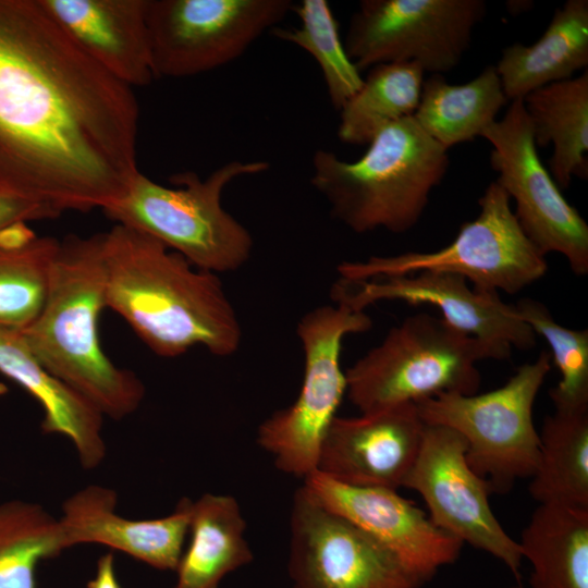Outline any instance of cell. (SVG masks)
Instances as JSON below:
<instances>
[{
  "label": "cell",
  "mask_w": 588,
  "mask_h": 588,
  "mask_svg": "<svg viewBox=\"0 0 588 588\" xmlns=\"http://www.w3.org/2000/svg\"><path fill=\"white\" fill-rule=\"evenodd\" d=\"M303 486L322 506L390 551L421 585L460 556L464 543L394 489L351 486L317 470L303 479Z\"/></svg>",
  "instance_id": "2e32d148"
},
{
  "label": "cell",
  "mask_w": 588,
  "mask_h": 588,
  "mask_svg": "<svg viewBox=\"0 0 588 588\" xmlns=\"http://www.w3.org/2000/svg\"><path fill=\"white\" fill-rule=\"evenodd\" d=\"M425 427L415 403L335 416L322 439L317 471L351 486L396 490L416 462Z\"/></svg>",
  "instance_id": "e0dca14e"
},
{
  "label": "cell",
  "mask_w": 588,
  "mask_h": 588,
  "mask_svg": "<svg viewBox=\"0 0 588 588\" xmlns=\"http://www.w3.org/2000/svg\"><path fill=\"white\" fill-rule=\"evenodd\" d=\"M355 161L318 149L310 183L334 219L355 233H405L420 220L432 189L449 168L448 150L413 115L383 130Z\"/></svg>",
  "instance_id": "277c9868"
},
{
  "label": "cell",
  "mask_w": 588,
  "mask_h": 588,
  "mask_svg": "<svg viewBox=\"0 0 588 588\" xmlns=\"http://www.w3.org/2000/svg\"><path fill=\"white\" fill-rule=\"evenodd\" d=\"M529 493L539 504L588 509V408L544 418Z\"/></svg>",
  "instance_id": "484cf974"
},
{
  "label": "cell",
  "mask_w": 588,
  "mask_h": 588,
  "mask_svg": "<svg viewBox=\"0 0 588 588\" xmlns=\"http://www.w3.org/2000/svg\"><path fill=\"white\" fill-rule=\"evenodd\" d=\"M517 542L531 588H588V509L539 504Z\"/></svg>",
  "instance_id": "d4e9b609"
},
{
  "label": "cell",
  "mask_w": 588,
  "mask_h": 588,
  "mask_svg": "<svg viewBox=\"0 0 588 588\" xmlns=\"http://www.w3.org/2000/svg\"><path fill=\"white\" fill-rule=\"evenodd\" d=\"M191 501L183 498L174 512L155 519H130L115 513L114 490L90 485L68 498L59 518L65 549L100 543L158 569L175 571L189 528Z\"/></svg>",
  "instance_id": "ac0fdd59"
},
{
  "label": "cell",
  "mask_w": 588,
  "mask_h": 588,
  "mask_svg": "<svg viewBox=\"0 0 588 588\" xmlns=\"http://www.w3.org/2000/svg\"><path fill=\"white\" fill-rule=\"evenodd\" d=\"M494 65L465 84H450L442 74L422 83L414 119L424 132L449 150L474 140L507 102Z\"/></svg>",
  "instance_id": "cb8c5ba5"
},
{
  "label": "cell",
  "mask_w": 588,
  "mask_h": 588,
  "mask_svg": "<svg viewBox=\"0 0 588 588\" xmlns=\"http://www.w3.org/2000/svg\"><path fill=\"white\" fill-rule=\"evenodd\" d=\"M467 282L461 275L430 271L366 281L340 278L331 297L335 304L363 311L380 301L428 304L440 310L441 318L451 326L509 356L513 347L526 351L536 345V333L514 305L505 304L498 292L470 289Z\"/></svg>",
  "instance_id": "9a60e30c"
},
{
  "label": "cell",
  "mask_w": 588,
  "mask_h": 588,
  "mask_svg": "<svg viewBox=\"0 0 588 588\" xmlns=\"http://www.w3.org/2000/svg\"><path fill=\"white\" fill-rule=\"evenodd\" d=\"M511 588H523V587H520L519 585H517V586H513V587H511Z\"/></svg>",
  "instance_id": "836d02e7"
},
{
  "label": "cell",
  "mask_w": 588,
  "mask_h": 588,
  "mask_svg": "<svg viewBox=\"0 0 588 588\" xmlns=\"http://www.w3.org/2000/svg\"><path fill=\"white\" fill-rule=\"evenodd\" d=\"M551 369L550 353L522 365L509 381L482 394L441 393L415 403L426 425L448 427L466 441V460L490 492H507L537 467L540 437L532 408Z\"/></svg>",
  "instance_id": "52a82bcc"
},
{
  "label": "cell",
  "mask_w": 588,
  "mask_h": 588,
  "mask_svg": "<svg viewBox=\"0 0 588 588\" xmlns=\"http://www.w3.org/2000/svg\"><path fill=\"white\" fill-rule=\"evenodd\" d=\"M478 204L477 218L463 223L448 246L434 252L345 261L338 267L340 278L366 281L425 271L444 272L465 278L475 290L511 295L541 279L548 270L546 257L523 232L505 191L493 181Z\"/></svg>",
  "instance_id": "ba28073f"
},
{
  "label": "cell",
  "mask_w": 588,
  "mask_h": 588,
  "mask_svg": "<svg viewBox=\"0 0 588 588\" xmlns=\"http://www.w3.org/2000/svg\"><path fill=\"white\" fill-rule=\"evenodd\" d=\"M65 550L59 519L23 500L0 504V588H36L42 560Z\"/></svg>",
  "instance_id": "83f0119b"
},
{
  "label": "cell",
  "mask_w": 588,
  "mask_h": 588,
  "mask_svg": "<svg viewBox=\"0 0 588 588\" xmlns=\"http://www.w3.org/2000/svg\"><path fill=\"white\" fill-rule=\"evenodd\" d=\"M87 588H121L115 576L114 559L111 552L99 558L95 578L88 581Z\"/></svg>",
  "instance_id": "d6a6232c"
},
{
  "label": "cell",
  "mask_w": 588,
  "mask_h": 588,
  "mask_svg": "<svg viewBox=\"0 0 588 588\" xmlns=\"http://www.w3.org/2000/svg\"><path fill=\"white\" fill-rule=\"evenodd\" d=\"M58 216V212L40 204L0 197V231L15 223Z\"/></svg>",
  "instance_id": "1f68e13d"
},
{
  "label": "cell",
  "mask_w": 588,
  "mask_h": 588,
  "mask_svg": "<svg viewBox=\"0 0 588 588\" xmlns=\"http://www.w3.org/2000/svg\"><path fill=\"white\" fill-rule=\"evenodd\" d=\"M519 317L549 344L561 379L549 391L554 409L588 408V329H571L556 322L548 307L534 298L515 305Z\"/></svg>",
  "instance_id": "4dcf8cb0"
},
{
  "label": "cell",
  "mask_w": 588,
  "mask_h": 588,
  "mask_svg": "<svg viewBox=\"0 0 588 588\" xmlns=\"http://www.w3.org/2000/svg\"><path fill=\"white\" fill-rule=\"evenodd\" d=\"M291 0H146L155 77H187L241 57L290 11Z\"/></svg>",
  "instance_id": "8fae6325"
},
{
  "label": "cell",
  "mask_w": 588,
  "mask_h": 588,
  "mask_svg": "<svg viewBox=\"0 0 588 588\" xmlns=\"http://www.w3.org/2000/svg\"><path fill=\"white\" fill-rule=\"evenodd\" d=\"M287 562L292 588H419L383 546L322 506L302 485L294 493Z\"/></svg>",
  "instance_id": "4fadbf2b"
},
{
  "label": "cell",
  "mask_w": 588,
  "mask_h": 588,
  "mask_svg": "<svg viewBox=\"0 0 588 588\" xmlns=\"http://www.w3.org/2000/svg\"><path fill=\"white\" fill-rule=\"evenodd\" d=\"M62 29L105 71L123 84L154 78L146 0H41Z\"/></svg>",
  "instance_id": "d6986e66"
},
{
  "label": "cell",
  "mask_w": 588,
  "mask_h": 588,
  "mask_svg": "<svg viewBox=\"0 0 588 588\" xmlns=\"http://www.w3.org/2000/svg\"><path fill=\"white\" fill-rule=\"evenodd\" d=\"M466 441L456 431L426 425L416 462L403 487L418 492L428 516L463 543L490 553L519 579L523 555L494 516L490 489L468 465Z\"/></svg>",
  "instance_id": "5bb4252c"
},
{
  "label": "cell",
  "mask_w": 588,
  "mask_h": 588,
  "mask_svg": "<svg viewBox=\"0 0 588 588\" xmlns=\"http://www.w3.org/2000/svg\"><path fill=\"white\" fill-rule=\"evenodd\" d=\"M509 357L443 318L419 313L392 327L346 370V393L362 414L441 393L470 395L481 382L476 364Z\"/></svg>",
  "instance_id": "8992f818"
},
{
  "label": "cell",
  "mask_w": 588,
  "mask_h": 588,
  "mask_svg": "<svg viewBox=\"0 0 588 588\" xmlns=\"http://www.w3.org/2000/svg\"><path fill=\"white\" fill-rule=\"evenodd\" d=\"M492 145L494 181L514 199L519 226L541 255L555 253L574 274L588 273V224L562 195L539 158L523 99L511 100L505 115L483 130Z\"/></svg>",
  "instance_id": "7c38bea8"
},
{
  "label": "cell",
  "mask_w": 588,
  "mask_h": 588,
  "mask_svg": "<svg viewBox=\"0 0 588 588\" xmlns=\"http://www.w3.org/2000/svg\"><path fill=\"white\" fill-rule=\"evenodd\" d=\"M424 74L415 62L370 68L359 90L339 111V139L347 145H368L388 125L414 115Z\"/></svg>",
  "instance_id": "4316f807"
},
{
  "label": "cell",
  "mask_w": 588,
  "mask_h": 588,
  "mask_svg": "<svg viewBox=\"0 0 588 588\" xmlns=\"http://www.w3.org/2000/svg\"><path fill=\"white\" fill-rule=\"evenodd\" d=\"M371 326L365 311L341 304L316 307L299 319L296 333L305 356L299 393L257 431V443L279 470L302 479L317 470L322 439L346 392L340 363L343 339Z\"/></svg>",
  "instance_id": "9c48e42d"
},
{
  "label": "cell",
  "mask_w": 588,
  "mask_h": 588,
  "mask_svg": "<svg viewBox=\"0 0 588 588\" xmlns=\"http://www.w3.org/2000/svg\"><path fill=\"white\" fill-rule=\"evenodd\" d=\"M102 234L106 307L119 314L158 356L194 346L231 356L241 345L236 311L217 273L136 229L115 224Z\"/></svg>",
  "instance_id": "7a4b0ae2"
},
{
  "label": "cell",
  "mask_w": 588,
  "mask_h": 588,
  "mask_svg": "<svg viewBox=\"0 0 588 588\" xmlns=\"http://www.w3.org/2000/svg\"><path fill=\"white\" fill-rule=\"evenodd\" d=\"M494 66L509 100L523 99L540 87L587 70L588 1L564 2L536 42L503 48Z\"/></svg>",
  "instance_id": "44dd1931"
},
{
  "label": "cell",
  "mask_w": 588,
  "mask_h": 588,
  "mask_svg": "<svg viewBox=\"0 0 588 588\" xmlns=\"http://www.w3.org/2000/svg\"><path fill=\"white\" fill-rule=\"evenodd\" d=\"M486 13L483 0H362L343 44L359 71L415 62L443 75L458 65Z\"/></svg>",
  "instance_id": "30bf717a"
},
{
  "label": "cell",
  "mask_w": 588,
  "mask_h": 588,
  "mask_svg": "<svg viewBox=\"0 0 588 588\" xmlns=\"http://www.w3.org/2000/svg\"><path fill=\"white\" fill-rule=\"evenodd\" d=\"M537 147L553 145L549 171L560 189L588 175V71L523 98Z\"/></svg>",
  "instance_id": "603a6c76"
},
{
  "label": "cell",
  "mask_w": 588,
  "mask_h": 588,
  "mask_svg": "<svg viewBox=\"0 0 588 588\" xmlns=\"http://www.w3.org/2000/svg\"><path fill=\"white\" fill-rule=\"evenodd\" d=\"M105 293L102 234L69 235L59 241L45 304L21 334L48 372L103 416L121 419L139 406L145 388L101 348L98 318L106 307Z\"/></svg>",
  "instance_id": "3957f363"
},
{
  "label": "cell",
  "mask_w": 588,
  "mask_h": 588,
  "mask_svg": "<svg viewBox=\"0 0 588 588\" xmlns=\"http://www.w3.org/2000/svg\"><path fill=\"white\" fill-rule=\"evenodd\" d=\"M58 246L59 240L47 236L0 246V331L22 332L39 315Z\"/></svg>",
  "instance_id": "f546056e"
},
{
  "label": "cell",
  "mask_w": 588,
  "mask_h": 588,
  "mask_svg": "<svg viewBox=\"0 0 588 588\" xmlns=\"http://www.w3.org/2000/svg\"><path fill=\"white\" fill-rule=\"evenodd\" d=\"M261 160H232L206 179L194 171L173 174L164 186L138 173L127 193L103 212L118 224L144 232L182 255L197 269L235 271L250 258V232L221 205L232 181L266 172Z\"/></svg>",
  "instance_id": "5b68a950"
},
{
  "label": "cell",
  "mask_w": 588,
  "mask_h": 588,
  "mask_svg": "<svg viewBox=\"0 0 588 588\" xmlns=\"http://www.w3.org/2000/svg\"><path fill=\"white\" fill-rule=\"evenodd\" d=\"M138 106L41 0H0V197L102 210L136 175Z\"/></svg>",
  "instance_id": "6da1fadb"
},
{
  "label": "cell",
  "mask_w": 588,
  "mask_h": 588,
  "mask_svg": "<svg viewBox=\"0 0 588 588\" xmlns=\"http://www.w3.org/2000/svg\"><path fill=\"white\" fill-rule=\"evenodd\" d=\"M0 372L37 400L44 409L42 431L66 437L84 469H94L102 462L103 415L39 364L21 332L0 331Z\"/></svg>",
  "instance_id": "ffe728a7"
},
{
  "label": "cell",
  "mask_w": 588,
  "mask_h": 588,
  "mask_svg": "<svg viewBox=\"0 0 588 588\" xmlns=\"http://www.w3.org/2000/svg\"><path fill=\"white\" fill-rule=\"evenodd\" d=\"M292 11L298 16L299 26H275L271 34L304 49L316 60L329 100L340 111L359 90L364 77L347 56L340 37L339 23L326 0H302L293 3Z\"/></svg>",
  "instance_id": "f1b7e54d"
},
{
  "label": "cell",
  "mask_w": 588,
  "mask_h": 588,
  "mask_svg": "<svg viewBox=\"0 0 588 588\" xmlns=\"http://www.w3.org/2000/svg\"><path fill=\"white\" fill-rule=\"evenodd\" d=\"M246 520L236 499L205 493L189 506V544L183 551L173 588H219L230 573L254 554L245 537Z\"/></svg>",
  "instance_id": "7402d4cb"
}]
</instances>
